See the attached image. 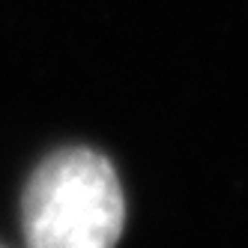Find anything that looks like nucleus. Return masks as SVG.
<instances>
[{"mask_svg": "<svg viewBox=\"0 0 248 248\" xmlns=\"http://www.w3.org/2000/svg\"><path fill=\"white\" fill-rule=\"evenodd\" d=\"M123 221L126 201L117 170L93 150L48 155L27 183V248H114Z\"/></svg>", "mask_w": 248, "mask_h": 248, "instance_id": "1", "label": "nucleus"}]
</instances>
